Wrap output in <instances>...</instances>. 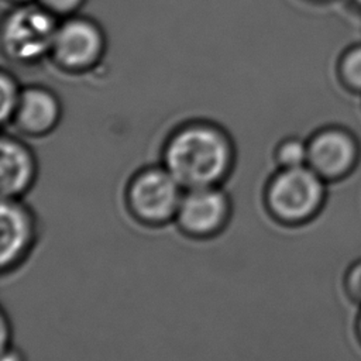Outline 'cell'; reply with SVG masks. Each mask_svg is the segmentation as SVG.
<instances>
[{
    "label": "cell",
    "mask_w": 361,
    "mask_h": 361,
    "mask_svg": "<svg viewBox=\"0 0 361 361\" xmlns=\"http://www.w3.org/2000/svg\"><path fill=\"white\" fill-rule=\"evenodd\" d=\"M161 164L183 189L221 186L234 169L235 149L223 128L193 121L169 134Z\"/></svg>",
    "instance_id": "obj_1"
},
{
    "label": "cell",
    "mask_w": 361,
    "mask_h": 361,
    "mask_svg": "<svg viewBox=\"0 0 361 361\" xmlns=\"http://www.w3.org/2000/svg\"><path fill=\"white\" fill-rule=\"evenodd\" d=\"M327 182L307 165L276 168L264 186L262 200L268 216L285 227H300L322 212Z\"/></svg>",
    "instance_id": "obj_2"
},
{
    "label": "cell",
    "mask_w": 361,
    "mask_h": 361,
    "mask_svg": "<svg viewBox=\"0 0 361 361\" xmlns=\"http://www.w3.org/2000/svg\"><path fill=\"white\" fill-rule=\"evenodd\" d=\"M185 189L162 165L135 171L124 188V206L130 217L149 228L175 221Z\"/></svg>",
    "instance_id": "obj_3"
},
{
    "label": "cell",
    "mask_w": 361,
    "mask_h": 361,
    "mask_svg": "<svg viewBox=\"0 0 361 361\" xmlns=\"http://www.w3.org/2000/svg\"><path fill=\"white\" fill-rule=\"evenodd\" d=\"M233 203L221 186L185 189L175 224L192 240H210L220 235L230 223Z\"/></svg>",
    "instance_id": "obj_4"
},
{
    "label": "cell",
    "mask_w": 361,
    "mask_h": 361,
    "mask_svg": "<svg viewBox=\"0 0 361 361\" xmlns=\"http://www.w3.org/2000/svg\"><path fill=\"white\" fill-rule=\"evenodd\" d=\"M58 25L44 7H21L3 25V47L13 59L31 62L52 49Z\"/></svg>",
    "instance_id": "obj_5"
},
{
    "label": "cell",
    "mask_w": 361,
    "mask_h": 361,
    "mask_svg": "<svg viewBox=\"0 0 361 361\" xmlns=\"http://www.w3.org/2000/svg\"><path fill=\"white\" fill-rule=\"evenodd\" d=\"M306 141L307 166L327 183L347 178L360 162V142L343 127L320 128Z\"/></svg>",
    "instance_id": "obj_6"
},
{
    "label": "cell",
    "mask_w": 361,
    "mask_h": 361,
    "mask_svg": "<svg viewBox=\"0 0 361 361\" xmlns=\"http://www.w3.org/2000/svg\"><path fill=\"white\" fill-rule=\"evenodd\" d=\"M0 233V268L10 274L25 262L37 244L35 213L21 199H1Z\"/></svg>",
    "instance_id": "obj_7"
},
{
    "label": "cell",
    "mask_w": 361,
    "mask_h": 361,
    "mask_svg": "<svg viewBox=\"0 0 361 361\" xmlns=\"http://www.w3.org/2000/svg\"><path fill=\"white\" fill-rule=\"evenodd\" d=\"M51 52L61 66L82 71L99 61L103 52V35L92 21L72 18L58 25Z\"/></svg>",
    "instance_id": "obj_8"
},
{
    "label": "cell",
    "mask_w": 361,
    "mask_h": 361,
    "mask_svg": "<svg viewBox=\"0 0 361 361\" xmlns=\"http://www.w3.org/2000/svg\"><path fill=\"white\" fill-rule=\"evenodd\" d=\"M38 164L21 140L4 135L0 142V179L3 199H21L35 183Z\"/></svg>",
    "instance_id": "obj_9"
},
{
    "label": "cell",
    "mask_w": 361,
    "mask_h": 361,
    "mask_svg": "<svg viewBox=\"0 0 361 361\" xmlns=\"http://www.w3.org/2000/svg\"><path fill=\"white\" fill-rule=\"evenodd\" d=\"M61 118V104L47 89L28 87L21 92L11 123L25 135L42 137L51 133Z\"/></svg>",
    "instance_id": "obj_10"
},
{
    "label": "cell",
    "mask_w": 361,
    "mask_h": 361,
    "mask_svg": "<svg viewBox=\"0 0 361 361\" xmlns=\"http://www.w3.org/2000/svg\"><path fill=\"white\" fill-rule=\"evenodd\" d=\"M276 168H299L307 165V141L299 137H288L279 141L274 149Z\"/></svg>",
    "instance_id": "obj_11"
},
{
    "label": "cell",
    "mask_w": 361,
    "mask_h": 361,
    "mask_svg": "<svg viewBox=\"0 0 361 361\" xmlns=\"http://www.w3.org/2000/svg\"><path fill=\"white\" fill-rule=\"evenodd\" d=\"M338 76L347 89L361 93V45H354L341 55Z\"/></svg>",
    "instance_id": "obj_12"
},
{
    "label": "cell",
    "mask_w": 361,
    "mask_h": 361,
    "mask_svg": "<svg viewBox=\"0 0 361 361\" xmlns=\"http://www.w3.org/2000/svg\"><path fill=\"white\" fill-rule=\"evenodd\" d=\"M0 93H1L0 116H1V121L7 123V121H11L13 114H14L16 107L20 100V94H21V92H18V89H17L14 79L7 73H1Z\"/></svg>",
    "instance_id": "obj_13"
},
{
    "label": "cell",
    "mask_w": 361,
    "mask_h": 361,
    "mask_svg": "<svg viewBox=\"0 0 361 361\" xmlns=\"http://www.w3.org/2000/svg\"><path fill=\"white\" fill-rule=\"evenodd\" d=\"M343 288L347 298L361 307V258L351 262L345 269Z\"/></svg>",
    "instance_id": "obj_14"
},
{
    "label": "cell",
    "mask_w": 361,
    "mask_h": 361,
    "mask_svg": "<svg viewBox=\"0 0 361 361\" xmlns=\"http://www.w3.org/2000/svg\"><path fill=\"white\" fill-rule=\"evenodd\" d=\"M39 3L52 14L65 16L75 11L83 3V0H39Z\"/></svg>",
    "instance_id": "obj_15"
},
{
    "label": "cell",
    "mask_w": 361,
    "mask_h": 361,
    "mask_svg": "<svg viewBox=\"0 0 361 361\" xmlns=\"http://www.w3.org/2000/svg\"><path fill=\"white\" fill-rule=\"evenodd\" d=\"M1 361H25L24 354L13 344L1 350Z\"/></svg>",
    "instance_id": "obj_16"
},
{
    "label": "cell",
    "mask_w": 361,
    "mask_h": 361,
    "mask_svg": "<svg viewBox=\"0 0 361 361\" xmlns=\"http://www.w3.org/2000/svg\"><path fill=\"white\" fill-rule=\"evenodd\" d=\"M354 331H355V337L361 345V307L358 310V314L355 317V323H354Z\"/></svg>",
    "instance_id": "obj_17"
},
{
    "label": "cell",
    "mask_w": 361,
    "mask_h": 361,
    "mask_svg": "<svg viewBox=\"0 0 361 361\" xmlns=\"http://www.w3.org/2000/svg\"><path fill=\"white\" fill-rule=\"evenodd\" d=\"M353 1H354V3H355V4H358V6H360V7H361V0H353Z\"/></svg>",
    "instance_id": "obj_18"
},
{
    "label": "cell",
    "mask_w": 361,
    "mask_h": 361,
    "mask_svg": "<svg viewBox=\"0 0 361 361\" xmlns=\"http://www.w3.org/2000/svg\"><path fill=\"white\" fill-rule=\"evenodd\" d=\"M13 1H28V0H13Z\"/></svg>",
    "instance_id": "obj_19"
}]
</instances>
